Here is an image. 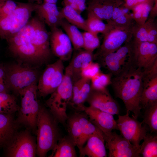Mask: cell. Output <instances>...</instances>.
<instances>
[{
    "label": "cell",
    "mask_w": 157,
    "mask_h": 157,
    "mask_svg": "<svg viewBox=\"0 0 157 157\" xmlns=\"http://www.w3.org/2000/svg\"><path fill=\"white\" fill-rule=\"evenodd\" d=\"M131 41L134 63L143 71L149 69L157 61V43Z\"/></svg>",
    "instance_id": "cell-15"
},
{
    "label": "cell",
    "mask_w": 157,
    "mask_h": 157,
    "mask_svg": "<svg viewBox=\"0 0 157 157\" xmlns=\"http://www.w3.org/2000/svg\"><path fill=\"white\" fill-rule=\"evenodd\" d=\"M20 125L13 114L0 113V147H4L18 131Z\"/></svg>",
    "instance_id": "cell-22"
},
{
    "label": "cell",
    "mask_w": 157,
    "mask_h": 157,
    "mask_svg": "<svg viewBox=\"0 0 157 157\" xmlns=\"http://www.w3.org/2000/svg\"><path fill=\"white\" fill-rule=\"evenodd\" d=\"M105 142L102 131L100 130L96 132L88 138L86 145L79 151L80 157H107Z\"/></svg>",
    "instance_id": "cell-20"
},
{
    "label": "cell",
    "mask_w": 157,
    "mask_h": 157,
    "mask_svg": "<svg viewBox=\"0 0 157 157\" xmlns=\"http://www.w3.org/2000/svg\"><path fill=\"white\" fill-rule=\"evenodd\" d=\"M38 3H18L15 9L0 17V37L7 40L21 30L31 18Z\"/></svg>",
    "instance_id": "cell-7"
},
{
    "label": "cell",
    "mask_w": 157,
    "mask_h": 157,
    "mask_svg": "<svg viewBox=\"0 0 157 157\" xmlns=\"http://www.w3.org/2000/svg\"><path fill=\"white\" fill-rule=\"evenodd\" d=\"M10 91L7 88L4 81H0V93H9Z\"/></svg>",
    "instance_id": "cell-45"
},
{
    "label": "cell",
    "mask_w": 157,
    "mask_h": 157,
    "mask_svg": "<svg viewBox=\"0 0 157 157\" xmlns=\"http://www.w3.org/2000/svg\"><path fill=\"white\" fill-rule=\"evenodd\" d=\"M109 27L103 35V42L94 54V59L99 60L106 55L114 52L125 43L131 40L134 24L122 26L108 23Z\"/></svg>",
    "instance_id": "cell-8"
},
{
    "label": "cell",
    "mask_w": 157,
    "mask_h": 157,
    "mask_svg": "<svg viewBox=\"0 0 157 157\" xmlns=\"http://www.w3.org/2000/svg\"><path fill=\"white\" fill-rule=\"evenodd\" d=\"M63 62L58 59L47 65L38 81V96L44 98L51 94L61 83L65 74Z\"/></svg>",
    "instance_id": "cell-10"
},
{
    "label": "cell",
    "mask_w": 157,
    "mask_h": 157,
    "mask_svg": "<svg viewBox=\"0 0 157 157\" xmlns=\"http://www.w3.org/2000/svg\"><path fill=\"white\" fill-rule=\"evenodd\" d=\"M66 126L68 133V135L77 147L81 138L82 130L76 113L69 116H68L66 121Z\"/></svg>",
    "instance_id": "cell-31"
},
{
    "label": "cell",
    "mask_w": 157,
    "mask_h": 157,
    "mask_svg": "<svg viewBox=\"0 0 157 157\" xmlns=\"http://www.w3.org/2000/svg\"><path fill=\"white\" fill-rule=\"evenodd\" d=\"M64 5L70 6L79 13H81L87 8L86 0H63Z\"/></svg>",
    "instance_id": "cell-41"
},
{
    "label": "cell",
    "mask_w": 157,
    "mask_h": 157,
    "mask_svg": "<svg viewBox=\"0 0 157 157\" xmlns=\"http://www.w3.org/2000/svg\"><path fill=\"white\" fill-rule=\"evenodd\" d=\"M106 147L109 157H140L139 147L132 144L121 135L115 132L104 135Z\"/></svg>",
    "instance_id": "cell-14"
},
{
    "label": "cell",
    "mask_w": 157,
    "mask_h": 157,
    "mask_svg": "<svg viewBox=\"0 0 157 157\" xmlns=\"http://www.w3.org/2000/svg\"><path fill=\"white\" fill-rule=\"evenodd\" d=\"M85 21L88 31L97 34L100 33L104 34L109 26V24L104 23L103 20L90 11H88Z\"/></svg>",
    "instance_id": "cell-32"
},
{
    "label": "cell",
    "mask_w": 157,
    "mask_h": 157,
    "mask_svg": "<svg viewBox=\"0 0 157 157\" xmlns=\"http://www.w3.org/2000/svg\"><path fill=\"white\" fill-rule=\"evenodd\" d=\"M94 59L93 53L84 49L80 51L73 57L69 65L73 83L81 78V72L83 68Z\"/></svg>",
    "instance_id": "cell-23"
},
{
    "label": "cell",
    "mask_w": 157,
    "mask_h": 157,
    "mask_svg": "<svg viewBox=\"0 0 157 157\" xmlns=\"http://www.w3.org/2000/svg\"><path fill=\"white\" fill-rule=\"evenodd\" d=\"M59 123L49 110L41 105L37 123L36 155L39 157L46 156L52 150L62 137L58 126Z\"/></svg>",
    "instance_id": "cell-2"
},
{
    "label": "cell",
    "mask_w": 157,
    "mask_h": 157,
    "mask_svg": "<svg viewBox=\"0 0 157 157\" xmlns=\"http://www.w3.org/2000/svg\"><path fill=\"white\" fill-rule=\"evenodd\" d=\"M157 16V0H155L149 12L148 19H155Z\"/></svg>",
    "instance_id": "cell-44"
},
{
    "label": "cell",
    "mask_w": 157,
    "mask_h": 157,
    "mask_svg": "<svg viewBox=\"0 0 157 157\" xmlns=\"http://www.w3.org/2000/svg\"><path fill=\"white\" fill-rule=\"evenodd\" d=\"M24 27L31 41L50 58L49 33L44 21L37 15L31 18Z\"/></svg>",
    "instance_id": "cell-13"
},
{
    "label": "cell",
    "mask_w": 157,
    "mask_h": 157,
    "mask_svg": "<svg viewBox=\"0 0 157 157\" xmlns=\"http://www.w3.org/2000/svg\"><path fill=\"white\" fill-rule=\"evenodd\" d=\"M130 11L124 5V3L116 7L113 11L109 23L122 26L134 24L135 23Z\"/></svg>",
    "instance_id": "cell-27"
},
{
    "label": "cell",
    "mask_w": 157,
    "mask_h": 157,
    "mask_svg": "<svg viewBox=\"0 0 157 157\" xmlns=\"http://www.w3.org/2000/svg\"><path fill=\"white\" fill-rule=\"evenodd\" d=\"M24 27L6 41L8 49L18 63L39 67L46 63L50 58L31 41Z\"/></svg>",
    "instance_id": "cell-3"
},
{
    "label": "cell",
    "mask_w": 157,
    "mask_h": 157,
    "mask_svg": "<svg viewBox=\"0 0 157 157\" xmlns=\"http://www.w3.org/2000/svg\"><path fill=\"white\" fill-rule=\"evenodd\" d=\"M143 116L142 124H146L151 133L157 132V102L145 108Z\"/></svg>",
    "instance_id": "cell-33"
},
{
    "label": "cell",
    "mask_w": 157,
    "mask_h": 157,
    "mask_svg": "<svg viewBox=\"0 0 157 157\" xmlns=\"http://www.w3.org/2000/svg\"><path fill=\"white\" fill-rule=\"evenodd\" d=\"M73 85L71 70L69 64L65 69L61 83L45 102L52 114L59 123L65 126L68 117L67 108L72 97Z\"/></svg>",
    "instance_id": "cell-4"
},
{
    "label": "cell",
    "mask_w": 157,
    "mask_h": 157,
    "mask_svg": "<svg viewBox=\"0 0 157 157\" xmlns=\"http://www.w3.org/2000/svg\"><path fill=\"white\" fill-rule=\"evenodd\" d=\"M123 1L124 5L130 10L141 3L148 2L147 0H123Z\"/></svg>",
    "instance_id": "cell-42"
},
{
    "label": "cell",
    "mask_w": 157,
    "mask_h": 157,
    "mask_svg": "<svg viewBox=\"0 0 157 157\" xmlns=\"http://www.w3.org/2000/svg\"><path fill=\"white\" fill-rule=\"evenodd\" d=\"M5 83L10 91L19 95L24 89L38 82L40 74L37 67L17 63L3 64Z\"/></svg>",
    "instance_id": "cell-5"
},
{
    "label": "cell",
    "mask_w": 157,
    "mask_h": 157,
    "mask_svg": "<svg viewBox=\"0 0 157 157\" xmlns=\"http://www.w3.org/2000/svg\"><path fill=\"white\" fill-rule=\"evenodd\" d=\"M51 53L63 61L69 59L72 52V43L67 34L58 27L51 28L49 33Z\"/></svg>",
    "instance_id": "cell-16"
},
{
    "label": "cell",
    "mask_w": 157,
    "mask_h": 157,
    "mask_svg": "<svg viewBox=\"0 0 157 157\" xmlns=\"http://www.w3.org/2000/svg\"><path fill=\"white\" fill-rule=\"evenodd\" d=\"M112 76L110 73L105 74L101 71L91 79V89L99 91L107 90V86L111 84Z\"/></svg>",
    "instance_id": "cell-35"
},
{
    "label": "cell",
    "mask_w": 157,
    "mask_h": 157,
    "mask_svg": "<svg viewBox=\"0 0 157 157\" xmlns=\"http://www.w3.org/2000/svg\"><path fill=\"white\" fill-rule=\"evenodd\" d=\"M0 102L4 105L18 110L19 108L16 102L15 95L7 93H0Z\"/></svg>",
    "instance_id": "cell-40"
},
{
    "label": "cell",
    "mask_w": 157,
    "mask_h": 157,
    "mask_svg": "<svg viewBox=\"0 0 157 157\" xmlns=\"http://www.w3.org/2000/svg\"><path fill=\"white\" fill-rule=\"evenodd\" d=\"M43 2L49 3L56 4L58 0H43Z\"/></svg>",
    "instance_id": "cell-47"
},
{
    "label": "cell",
    "mask_w": 157,
    "mask_h": 157,
    "mask_svg": "<svg viewBox=\"0 0 157 157\" xmlns=\"http://www.w3.org/2000/svg\"><path fill=\"white\" fill-rule=\"evenodd\" d=\"M124 3L123 0H89L86 9L109 23L115 8Z\"/></svg>",
    "instance_id": "cell-19"
},
{
    "label": "cell",
    "mask_w": 157,
    "mask_h": 157,
    "mask_svg": "<svg viewBox=\"0 0 157 157\" xmlns=\"http://www.w3.org/2000/svg\"><path fill=\"white\" fill-rule=\"evenodd\" d=\"M90 80H88L79 89L72 90V96L69 105L76 112L84 111L86 101L91 91Z\"/></svg>",
    "instance_id": "cell-24"
},
{
    "label": "cell",
    "mask_w": 157,
    "mask_h": 157,
    "mask_svg": "<svg viewBox=\"0 0 157 157\" xmlns=\"http://www.w3.org/2000/svg\"><path fill=\"white\" fill-rule=\"evenodd\" d=\"M37 82L25 88L19 93L21 105L17 122L35 133L38 115L41 105L37 99Z\"/></svg>",
    "instance_id": "cell-6"
},
{
    "label": "cell",
    "mask_w": 157,
    "mask_h": 157,
    "mask_svg": "<svg viewBox=\"0 0 157 157\" xmlns=\"http://www.w3.org/2000/svg\"><path fill=\"white\" fill-rule=\"evenodd\" d=\"M18 110L17 109L7 106L0 102V113L13 114Z\"/></svg>",
    "instance_id": "cell-43"
},
{
    "label": "cell",
    "mask_w": 157,
    "mask_h": 157,
    "mask_svg": "<svg viewBox=\"0 0 157 157\" xmlns=\"http://www.w3.org/2000/svg\"><path fill=\"white\" fill-rule=\"evenodd\" d=\"M6 74L3 64L0 63V81H5Z\"/></svg>",
    "instance_id": "cell-46"
},
{
    "label": "cell",
    "mask_w": 157,
    "mask_h": 157,
    "mask_svg": "<svg viewBox=\"0 0 157 157\" xmlns=\"http://www.w3.org/2000/svg\"><path fill=\"white\" fill-rule=\"evenodd\" d=\"M8 157H35L37 143L28 129L17 131L4 147Z\"/></svg>",
    "instance_id": "cell-9"
},
{
    "label": "cell",
    "mask_w": 157,
    "mask_h": 157,
    "mask_svg": "<svg viewBox=\"0 0 157 157\" xmlns=\"http://www.w3.org/2000/svg\"><path fill=\"white\" fill-rule=\"evenodd\" d=\"M60 11L64 19L69 23L85 31H88L85 20L71 6L64 5Z\"/></svg>",
    "instance_id": "cell-30"
},
{
    "label": "cell",
    "mask_w": 157,
    "mask_h": 157,
    "mask_svg": "<svg viewBox=\"0 0 157 157\" xmlns=\"http://www.w3.org/2000/svg\"><path fill=\"white\" fill-rule=\"evenodd\" d=\"M35 12L37 14L44 13L55 15L64 19L60 10H58L56 4L44 2L41 4H38Z\"/></svg>",
    "instance_id": "cell-37"
},
{
    "label": "cell",
    "mask_w": 157,
    "mask_h": 157,
    "mask_svg": "<svg viewBox=\"0 0 157 157\" xmlns=\"http://www.w3.org/2000/svg\"><path fill=\"white\" fill-rule=\"evenodd\" d=\"M157 102V75L144 76L142 90L140 99L141 110Z\"/></svg>",
    "instance_id": "cell-21"
},
{
    "label": "cell",
    "mask_w": 157,
    "mask_h": 157,
    "mask_svg": "<svg viewBox=\"0 0 157 157\" xmlns=\"http://www.w3.org/2000/svg\"><path fill=\"white\" fill-rule=\"evenodd\" d=\"M143 142L140 144L139 153L140 157L157 156V135L148 132L144 137Z\"/></svg>",
    "instance_id": "cell-29"
},
{
    "label": "cell",
    "mask_w": 157,
    "mask_h": 157,
    "mask_svg": "<svg viewBox=\"0 0 157 157\" xmlns=\"http://www.w3.org/2000/svg\"><path fill=\"white\" fill-rule=\"evenodd\" d=\"M76 145L67 135L61 137L52 150L50 157H76Z\"/></svg>",
    "instance_id": "cell-25"
},
{
    "label": "cell",
    "mask_w": 157,
    "mask_h": 157,
    "mask_svg": "<svg viewBox=\"0 0 157 157\" xmlns=\"http://www.w3.org/2000/svg\"><path fill=\"white\" fill-rule=\"evenodd\" d=\"M69 38L74 49L78 50L83 48V40L82 33L76 26L64 19L60 25Z\"/></svg>",
    "instance_id": "cell-28"
},
{
    "label": "cell",
    "mask_w": 157,
    "mask_h": 157,
    "mask_svg": "<svg viewBox=\"0 0 157 157\" xmlns=\"http://www.w3.org/2000/svg\"><path fill=\"white\" fill-rule=\"evenodd\" d=\"M18 3L13 0H0V17L7 15L13 11Z\"/></svg>",
    "instance_id": "cell-39"
},
{
    "label": "cell",
    "mask_w": 157,
    "mask_h": 157,
    "mask_svg": "<svg viewBox=\"0 0 157 157\" xmlns=\"http://www.w3.org/2000/svg\"><path fill=\"white\" fill-rule=\"evenodd\" d=\"M84 111L90 122L100 129L104 135L110 134L113 130H118L113 115L90 106H85Z\"/></svg>",
    "instance_id": "cell-17"
},
{
    "label": "cell",
    "mask_w": 157,
    "mask_h": 157,
    "mask_svg": "<svg viewBox=\"0 0 157 157\" xmlns=\"http://www.w3.org/2000/svg\"><path fill=\"white\" fill-rule=\"evenodd\" d=\"M144 73L133 61L112 78L111 85L116 96L124 102L126 110L137 119L141 115L140 99L142 90Z\"/></svg>",
    "instance_id": "cell-1"
},
{
    "label": "cell",
    "mask_w": 157,
    "mask_h": 157,
    "mask_svg": "<svg viewBox=\"0 0 157 157\" xmlns=\"http://www.w3.org/2000/svg\"><path fill=\"white\" fill-rule=\"evenodd\" d=\"M83 48L87 51L92 52L100 46V41L98 34L88 31L82 33Z\"/></svg>",
    "instance_id": "cell-36"
},
{
    "label": "cell",
    "mask_w": 157,
    "mask_h": 157,
    "mask_svg": "<svg viewBox=\"0 0 157 157\" xmlns=\"http://www.w3.org/2000/svg\"><path fill=\"white\" fill-rule=\"evenodd\" d=\"M148 2L152 5H153L155 0H147Z\"/></svg>",
    "instance_id": "cell-48"
},
{
    "label": "cell",
    "mask_w": 157,
    "mask_h": 157,
    "mask_svg": "<svg viewBox=\"0 0 157 157\" xmlns=\"http://www.w3.org/2000/svg\"><path fill=\"white\" fill-rule=\"evenodd\" d=\"M30 1H35L37 2L38 3H41L42 2V0H29Z\"/></svg>",
    "instance_id": "cell-49"
},
{
    "label": "cell",
    "mask_w": 157,
    "mask_h": 157,
    "mask_svg": "<svg viewBox=\"0 0 157 157\" xmlns=\"http://www.w3.org/2000/svg\"><path fill=\"white\" fill-rule=\"evenodd\" d=\"M131 40L99 60L113 76L119 73L133 61Z\"/></svg>",
    "instance_id": "cell-12"
},
{
    "label": "cell",
    "mask_w": 157,
    "mask_h": 157,
    "mask_svg": "<svg viewBox=\"0 0 157 157\" xmlns=\"http://www.w3.org/2000/svg\"><path fill=\"white\" fill-rule=\"evenodd\" d=\"M76 113L81 125L82 130L81 138L77 146L80 151L88 138L100 130L90 122L85 113L83 114L80 112H76Z\"/></svg>",
    "instance_id": "cell-26"
},
{
    "label": "cell",
    "mask_w": 157,
    "mask_h": 157,
    "mask_svg": "<svg viewBox=\"0 0 157 157\" xmlns=\"http://www.w3.org/2000/svg\"><path fill=\"white\" fill-rule=\"evenodd\" d=\"M100 71V64L92 61L82 69L81 72V78L90 80L93 77Z\"/></svg>",
    "instance_id": "cell-38"
},
{
    "label": "cell",
    "mask_w": 157,
    "mask_h": 157,
    "mask_svg": "<svg viewBox=\"0 0 157 157\" xmlns=\"http://www.w3.org/2000/svg\"><path fill=\"white\" fill-rule=\"evenodd\" d=\"M130 111L126 110V114L119 115L116 121L120 135L132 144L139 147L141 141L148 132L149 128L145 124L142 125L140 122L132 116H129Z\"/></svg>",
    "instance_id": "cell-11"
},
{
    "label": "cell",
    "mask_w": 157,
    "mask_h": 157,
    "mask_svg": "<svg viewBox=\"0 0 157 157\" xmlns=\"http://www.w3.org/2000/svg\"><path fill=\"white\" fill-rule=\"evenodd\" d=\"M90 106L113 115H119L120 108L108 90L99 91L92 90L86 101Z\"/></svg>",
    "instance_id": "cell-18"
},
{
    "label": "cell",
    "mask_w": 157,
    "mask_h": 157,
    "mask_svg": "<svg viewBox=\"0 0 157 157\" xmlns=\"http://www.w3.org/2000/svg\"><path fill=\"white\" fill-rule=\"evenodd\" d=\"M153 6L149 2H146L138 5L131 10L133 18L136 24L140 25L145 23Z\"/></svg>",
    "instance_id": "cell-34"
}]
</instances>
